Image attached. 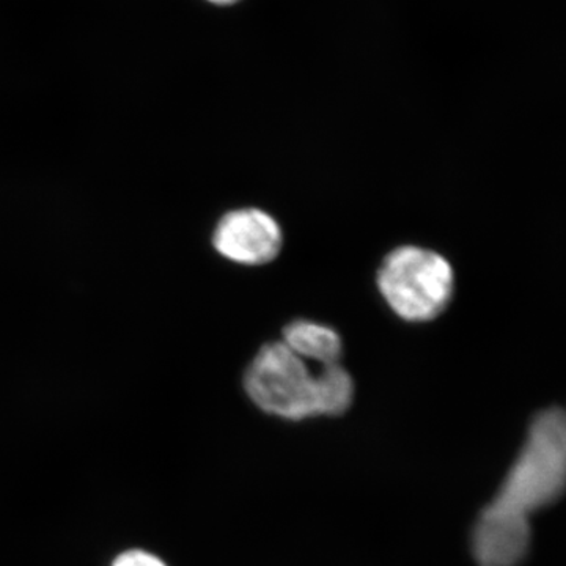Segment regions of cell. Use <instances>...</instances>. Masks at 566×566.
Wrapping results in <instances>:
<instances>
[{"mask_svg": "<svg viewBox=\"0 0 566 566\" xmlns=\"http://www.w3.org/2000/svg\"><path fill=\"white\" fill-rule=\"evenodd\" d=\"M244 389L263 412L293 422L344 415L354 398L352 375L340 364L314 371L282 340L255 354L244 374Z\"/></svg>", "mask_w": 566, "mask_h": 566, "instance_id": "cell-1", "label": "cell"}, {"mask_svg": "<svg viewBox=\"0 0 566 566\" xmlns=\"http://www.w3.org/2000/svg\"><path fill=\"white\" fill-rule=\"evenodd\" d=\"M566 493V409L549 408L532 420L526 444L485 510L528 523Z\"/></svg>", "mask_w": 566, "mask_h": 566, "instance_id": "cell-2", "label": "cell"}, {"mask_svg": "<svg viewBox=\"0 0 566 566\" xmlns=\"http://www.w3.org/2000/svg\"><path fill=\"white\" fill-rule=\"evenodd\" d=\"M376 283L390 311L408 323L439 318L455 293L452 264L441 253L420 245H400L387 253Z\"/></svg>", "mask_w": 566, "mask_h": 566, "instance_id": "cell-3", "label": "cell"}, {"mask_svg": "<svg viewBox=\"0 0 566 566\" xmlns=\"http://www.w3.org/2000/svg\"><path fill=\"white\" fill-rule=\"evenodd\" d=\"M212 245L223 259L244 266L274 262L282 251L281 226L260 208H238L219 219Z\"/></svg>", "mask_w": 566, "mask_h": 566, "instance_id": "cell-4", "label": "cell"}, {"mask_svg": "<svg viewBox=\"0 0 566 566\" xmlns=\"http://www.w3.org/2000/svg\"><path fill=\"white\" fill-rule=\"evenodd\" d=\"M528 547L531 523L483 510L472 534V553L479 566H520Z\"/></svg>", "mask_w": 566, "mask_h": 566, "instance_id": "cell-5", "label": "cell"}, {"mask_svg": "<svg viewBox=\"0 0 566 566\" xmlns=\"http://www.w3.org/2000/svg\"><path fill=\"white\" fill-rule=\"evenodd\" d=\"M282 342L305 363H315L319 367L338 364L344 353L340 334L334 327L312 319H294L286 324Z\"/></svg>", "mask_w": 566, "mask_h": 566, "instance_id": "cell-6", "label": "cell"}, {"mask_svg": "<svg viewBox=\"0 0 566 566\" xmlns=\"http://www.w3.org/2000/svg\"><path fill=\"white\" fill-rule=\"evenodd\" d=\"M111 566H169L161 557L144 549L123 551Z\"/></svg>", "mask_w": 566, "mask_h": 566, "instance_id": "cell-7", "label": "cell"}, {"mask_svg": "<svg viewBox=\"0 0 566 566\" xmlns=\"http://www.w3.org/2000/svg\"><path fill=\"white\" fill-rule=\"evenodd\" d=\"M207 2L218 7H232L234 3H240L241 0H207Z\"/></svg>", "mask_w": 566, "mask_h": 566, "instance_id": "cell-8", "label": "cell"}]
</instances>
